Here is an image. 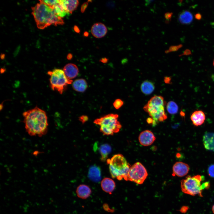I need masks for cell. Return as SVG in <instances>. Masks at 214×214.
I'll return each mask as SVG.
<instances>
[{
  "instance_id": "obj_15",
  "label": "cell",
  "mask_w": 214,
  "mask_h": 214,
  "mask_svg": "<svg viewBox=\"0 0 214 214\" xmlns=\"http://www.w3.org/2000/svg\"><path fill=\"white\" fill-rule=\"evenodd\" d=\"M191 119L194 125L197 126H200L205 121V114L202 111H196L192 114Z\"/></svg>"
},
{
  "instance_id": "obj_5",
  "label": "cell",
  "mask_w": 214,
  "mask_h": 214,
  "mask_svg": "<svg viewBox=\"0 0 214 214\" xmlns=\"http://www.w3.org/2000/svg\"><path fill=\"white\" fill-rule=\"evenodd\" d=\"M203 176L197 175L193 176H188L181 181L182 191L184 193L192 196L198 194L202 197V191L204 189H208V185L207 182L201 184L204 180Z\"/></svg>"
},
{
  "instance_id": "obj_33",
  "label": "cell",
  "mask_w": 214,
  "mask_h": 214,
  "mask_svg": "<svg viewBox=\"0 0 214 214\" xmlns=\"http://www.w3.org/2000/svg\"><path fill=\"white\" fill-rule=\"evenodd\" d=\"M171 78L169 77H165L164 78V81L166 84H169L171 82Z\"/></svg>"
},
{
  "instance_id": "obj_12",
  "label": "cell",
  "mask_w": 214,
  "mask_h": 214,
  "mask_svg": "<svg viewBox=\"0 0 214 214\" xmlns=\"http://www.w3.org/2000/svg\"><path fill=\"white\" fill-rule=\"evenodd\" d=\"M63 70L67 77L69 79L75 78L79 73L78 69L74 64L69 63L64 67Z\"/></svg>"
},
{
  "instance_id": "obj_28",
  "label": "cell",
  "mask_w": 214,
  "mask_h": 214,
  "mask_svg": "<svg viewBox=\"0 0 214 214\" xmlns=\"http://www.w3.org/2000/svg\"><path fill=\"white\" fill-rule=\"evenodd\" d=\"M179 48V46H171L169 49L165 51V53L167 54L171 52L176 51Z\"/></svg>"
},
{
  "instance_id": "obj_37",
  "label": "cell",
  "mask_w": 214,
  "mask_h": 214,
  "mask_svg": "<svg viewBox=\"0 0 214 214\" xmlns=\"http://www.w3.org/2000/svg\"><path fill=\"white\" fill-rule=\"evenodd\" d=\"M154 1L153 0H146L145 1V5L146 6L148 5L149 4H150L153 1Z\"/></svg>"
},
{
  "instance_id": "obj_20",
  "label": "cell",
  "mask_w": 214,
  "mask_h": 214,
  "mask_svg": "<svg viewBox=\"0 0 214 214\" xmlns=\"http://www.w3.org/2000/svg\"><path fill=\"white\" fill-rule=\"evenodd\" d=\"M155 88L153 83L148 80H145L143 81L140 86L142 92L146 95L151 94L154 91Z\"/></svg>"
},
{
  "instance_id": "obj_16",
  "label": "cell",
  "mask_w": 214,
  "mask_h": 214,
  "mask_svg": "<svg viewBox=\"0 0 214 214\" xmlns=\"http://www.w3.org/2000/svg\"><path fill=\"white\" fill-rule=\"evenodd\" d=\"M101 186L102 190L107 193H111L116 187L115 183L111 179L108 177L104 178L101 181Z\"/></svg>"
},
{
  "instance_id": "obj_27",
  "label": "cell",
  "mask_w": 214,
  "mask_h": 214,
  "mask_svg": "<svg viewBox=\"0 0 214 214\" xmlns=\"http://www.w3.org/2000/svg\"><path fill=\"white\" fill-rule=\"evenodd\" d=\"M207 172L210 176L214 178V164L210 165L208 167Z\"/></svg>"
},
{
  "instance_id": "obj_14",
  "label": "cell",
  "mask_w": 214,
  "mask_h": 214,
  "mask_svg": "<svg viewBox=\"0 0 214 214\" xmlns=\"http://www.w3.org/2000/svg\"><path fill=\"white\" fill-rule=\"evenodd\" d=\"M88 177L93 182H99L101 178V171L100 167L96 165L91 166L89 170Z\"/></svg>"
},
{
  "instance_id": "obj_26",
  "label": "cell",
  "mask_w": 214,
  "mask_h": 214,
  "mask_svg": "<svg viewBox=\"0 0 214 214\" xmlns=\"http://www.w3.org/2000/svg\"><path fill=\"white\" fill-rule=\"evenodd\" d=\"M123 104V101L119 99L116 100L113 103L114 107L117 109H119Z\"/></svg>"
},
{
  "instance_id": "obj_36",
  "label": "cell",
  "mask_w": 214,
  "mask_h": 214,
  "mask_svg": "<svg viewBox=\"0 0 214 214\" xmlns=\"http://www.w3.org/2000/svg\"><path fill=\"white\" fill-rule=\"evenodd\" d=\"M74 29L76 32L77 33H79L80 30L77 26H74Z\"/></svg>"
},
{
  "instance_id": "obj_30",
  "label": "cell",
  "mask_w": 214,
  "mask_h": 214,
  "mask_svg": "<svg viewBox=\"0 0 214 214\" xmlns=\"http://www.w3.org/2000/svg\"><path fill=\"white\" fill-rule=\"evenodd\" d=\"M172 14V12H167L164 14V17L166 21H168V23L169 20H170L171 18Z\"/></svg>"
},
{
  "instance_id": "obj_10",
  "label": "cell",
  "mask_w": 214,
  "mask_h": 214,
  "mask_svg": "<svg viewBox=\"0 0 214 214\" xmlns=\"http://www.w3.org/2000/svg\"><path fill=\"white\" fill-rule=\"evenodd\" d=\"M189 169L190 167L188 164L181 162L175 163L172 168L173 174L179 177H182L186 175L188 172Z\"/></svg>"
},
{
  "instance_id": "obj_24",
  "label": "cell",
  "mask_w": 214,
  "mask_h": 214,
  "mask_svg": "<svg viewBox=\"0 0 214 214\" xmlns=\"http://www.w3.org/2000/svg\"><path fill=\"white\" fill-rule=\"evenodd\" d=\"M166 109L170 114H174L177 112L178 107L175 102L173 101H170L167 104Z\"/></svg>"
},
{
  "instance_id": "obj_32",
  "label": "cell",
  "mask_w": 214,
  "mask_h": 214,
  "mask_svg": "<svg viewBox=\"0 0 214 214\" xmlns=\"http://www.w3.org/2000/svg\"><path fill=\"white\" fill-rule=\"evenodd\" d=\"M188 209V207L187 206H184L181 207L180 211L183 213H185Z\"/></svg>"
},
{
  "instance_id": "obj_13",
  "label": "cell",
  "mask_w": 214,
  "mask_h": 214,
  "mask_svg": "<svg viewBox=\"0 0 214 214\" xmlns=\"http://www.w3.org/2000/svg\"><path fill=\"white\" fill-rule=\"evenodd\" d=\"M202 141L206 150L214 151V133L207 132L205 133Z\"/></svg>"
},
{
  "instance_id": "obj_23",
  "label": "cell",
  "mask_w": 214,
  "mask_h": 214,
  "mask_svg": "<svg viewBox=\"0 0 214 214\" xmlns=\"http://www.w3.org/2000/svg\"><path fill=\"white\" fill-rule=\"evenodd\" d=\"M53 9L56 15L62 18L68 14L65 10L61 0L59 3L54 6Z\"/></svg>"
},
{
  "instance_id": "obj_17",
  "label": "cell",
  "mask_w": 214,
  "mask_h": 214,
  "mask_svg": "<svg viewBox=\"0 0 214 214\" xmlns=\"http://www.w3.org/2000/svg\"><path fill=\"white\" fill-rule=\"evenodd\" d=\"M76 193L79 198L85 199L90 196L92 193V191L88 186L84 184H81L77 187Z\"/></svg>"
},
{
  "instance_id": "obj_35",
  "label": "cell",
  "mask_w": 214,
  "mask_h": 214,
  "mask_svg": "<svg viewBox=\"0 0 214 214\" xmlns=\"http://www.w3.org/2000/svg\"><path fill=\"white\" fill-rule=\"evenodd\" d=\"M108 59L107 58H104L100 59V61L103 63H105L108 62Z\"/></svg>"
},
{
  "instance_id": "obj_29",
  "label": "cell",
  "mask_w": 214,
  "mask_h": 214,
  "mask_svg": "<svg viewBox=\"0 0 214 214\" xmlns=\"http://www.w3.org/2000/svg\"><path fill=\"white\" fill-rule=\"evenodd\" d=\"M88 119V117L86 115H83L79 117V120L82 123H84L87 121Z\"/></svg>"
},
{
  "instance_id": "obj_3",
  "label": "cell",
  "mask_w": 214,
  "mask_h": 214,
  "mask_svg": "<svg viewBox=\"0 0 214 214\" xmlns=\"http://www.w3.org/2000/svg\"><path fill=\"white\" fill-rule=\"evenodd\" d=\"M166 104L162 96L155 95L152 97L143 107L144 110L153 119V125H156L159 122H163L167 119L164 109Z\"/></svg>"
},
{
  "instance_id": "obj_42",
  "label": "cell",
  "mask_w": 214,
  "mask_h": 214,
  "mask_svg": "<svg viewBox=\"0 0 214 214\" xmlns=\"http://www.w3.org/2000/svg\"><path fill=\"white\" fill-rule=\"evenodd\" d=\"M2 56H1V58L2 59H3L4 57V54H3L2 55H1Z\"/></svg>"
},
{
  "instance_id": "obj_38",
  "label": "cell",
  "mask_w": 214,
  "mask_h": 214,
  "mask_svg": "<svg viewBox=\"0 0 214 214\" xmlns=\"http://www.w3.org/2000/svg\"><path fill=\"white\" fill-rule=\"evenodd\" d=\"M73 57L72 55L71 54H68L67 56V59L68 60L71 59Z\"/></svg>"
},
{
  "instance_id": "obj_18",
  "label": "cell",
  "mask_w": 214,
  "mask_h": 214,
  "mask_svg": "<svg viewBox=\"0 0 214 214\" xmlns=\"http://www.w3.org/2000/svg\"><path fill=\"white\" fill-rule=\"evenodd\" d=\"M64 8L68 14H72L75 10L79 4L77 0H61Z\"/></svg>"
},
{
  "instance_id": "obj_19",
  "label": "cell",
  "mask_w": 214,
  "mask_h": 214,
  "mask_svg": "<svg viewBox=\"0 0 214 214\" xmlns=\"http://www.w3.org/2000/svg\"><path fill=\"white\" fill-rule=\"evenodd\" d=\"M72 87L74 90L79 92H84L88 87L87 83L84 79H77L73 83Z\"/></svg>"
},
{
  "instance_id": "obj_39",
  "label": "cell",
  "mask_w": 214,
  "mask_h": 214,
  "mask_svg": "<svg viewBox=\"0 0 214 214\" xmlns=\"http://www.w3.org/2000/svg\"><path fill=\"white\" fill-rule=\"evenodd\" d=\"M196 17L197 19H199L201 18V16L199 14H197L196 15Z\"/></svg>"
},
{
  "instance_id": "obj_43",
  "label": "cell",
  "mask_w": 214,
  "mask_h": 214,
  "mask_svg": "<svg viewBox=\"0 0 214 214\" xmlns=\"http://www.w3.org/2000/svg\"><path fill=\"white\" fill-rule=\"evenodd\" d=\"M213 64L214 66V61H213Z\"/></svg>"
},
{
  "instance_id": "obj_4",
  "label": "cell",
  "mask_w": 214,
  "mask_h": 214,
  "mask_svg": "<svg viewBox=\"0 0 214 214\" xmlns=\"http://www.w3.org/2000/svg\"><path fill=\"white\" fill-rule=\"evenodd\" d=\"M107 162L109 164L110 172L113 178L118 180L124 179L128 181V174L130 167L123 155H115L111 159H107Z\"/></svg>"
},
{
  "instance_id": "obj_22",
  "label": "cell",
  "mask_w": 214,
  "mask_h": 214,
  "mask_svg": "<svg viewBox=\"0 0 214 214\" xmlns=\"http://www.w3.org/2000/svg\"><path fill=\"white\" fill-rule=\"evenodd\" d=\"M193 16L192 14L189 11H185L179 15L178 20L182 24H188L192 21Z\"/></svg>"
},
{
  "instance_id": "obj_8",
  "label": "cell",
  "mask_w": 214,
  "mask_h": 214,
  "mask_svg": "<svg viewBox=\"0 0 214 214\" xmlns=\"http://www.w3.org/2000/svg\"><path fill=\"white\" fill-rule=\"evenodd\" d=\"M148 175L144 166L139 162H137L131 166L128 174V180L137 184H142Z\"/></svg>"
},
{
  "instance_id": "obj_11",
  "label": "cell",
  "mask_w": 214,
  "mask_h": 214,
  "mask_svg": "<svg viewBox=\"0 0 214 214\" xmlns=\"http://www.w3.org/2000/svg\"><path fill=\"white\" fill-rule=\"evenodd\" d=\"M92 34L96 38H101L106 34L107 30L105 25L101 23H97L93 25L91 28Z\"/></svg>"
},
{
  "instance_id": "obj_40",
  "label": "cell",
  "mask_w": 214,
  "mask_h": 214,
  "mask_svg": "<svg viewBox=\"0 0 214 214\" xmlns=\"http://www.w3.org/2000/svg\"><path fill=\"white\" fill-rule=\"evenodd\" d=\"M89 33L87 32H85L84 33V36L87 37L88 36Z\"/></svg>"
},
{
  "instance_id": "obj_6",
  "label": "cell",
  "mask_w": 214,
  "mask_h": 214,
  "mask_svg": "<svg viewBox=\"0 0 214 214\" xmlns=\"http://www.w3.org/2000/svg\"><path fill=\"white\" fill-rule=\"evenodd\" d=\"M118 117L117 114H109L96 119L94 122L100 126V131L103 135H113L119 132L122 127Z\"/></svg>"
},
{
  "instance_id": "obj_21",
  "label": "cell",
  "mask_w": 214,
  "mask_h": 214,
  "mask_svg": "<svg viewBox=\"0 0 214 214\" xmlns=\"http://www.w3.org/2000/svg\"><path fill=\"white\" fill-rule=\"evenodd\" d=\"M111 150V147L108 144H103L100 146L99 151L101 156V160L102 161H105L107 159Z\"/></svg>"
},
{
  "instance_id": "obj_1",
  "label": "cell",
  "mask_w": 214,
  "mask_h": 214,
  "mask_svg": "<svg viewBox=\"0 0 214 214\" xmlns=\"http://www.w3.org/2000/svg\"><path fill=\"white\" fill-rule=\"evenodd\" d=\"M23 115L25 129L29 135L41 137L47 133L48 125L45 111L36 106L24 112Z\"/></svg>"
},
{
  "instance_id": "obj_2",
  "label": "cell",
  "mask_w": 214,
  "mask_h": 214,
  "mask_svg": "<svg viewBox=\"0 0 214 214\" xmlns=\"http://www.w3.org/2000/svg\"><path fill=\"white\" fill-rule=\"evenodd\" d=\"M32 9V14L39 29H44L51 24L56 26L64 23L62 18L56 15L53 9L43 3L40 2Z\"/></svg>"
},
{
  "instance_id": "obj_31",
  "label": "cell",
  "mask_w": 214,
  "mask_h": 214,
  "mask_svg": "<svg viewBox=\"0 0 214 214\" xmlns=\"http://www.w3.org/2000/svg\"><path fill=\"white\" fill-rule=\"evenodd\" d=\"M88 2L84 3L81 6V12L82 13L84 12L85 10L88 6Z\"/></svg>"
},
{
  "instance_id": "obj_41",
  "label": "cell",
  "mask_w": 214,
  "mask_h": 214,
  "mask_svg": "<svg viewBox=\"0 0 214 214\" xmlns=\"http://www.w3.org/2000/svg\"><path fill=\"white\" fill-rule=\"evenodd\" d=\"M212 210L213 213L214 214V204L213 205V206L212 207Z\"/></svg>"
},
{
  "instance_id": "obj_34",
  "label": "cell",
  "mask_w": 214,
  "mask_h": 214,
  "mask_svg": "<svg viewBox=\"0 0 214 214\" xmlns=\"http://www.w3.org/2000/svg\"><path fill=\"white\" fill-rule=\"evenodd\" d=\"M147 121L148 124H152L153 122V120L151 117L148 118L147 119Z\"/></svg>"
},
{
  "instance_id": "obj_9",
  "label": "cell",
  "mask_w": 214,
  "mask_h": 214,
  "mask_svg": "<svg viewBox=\"0 0 214 214\" xmlns=\"http://www.w3.org/2000/svg\"><path fill=\"white\" fill-rule=\"evenodd\" d=\"M155 139V137L153 133L148 130L142 132L140 133L139 140L142 145L147 146L152 144Z\"/></svg>"
},
{
  "instance_id": "obj_25",
  "label": "cell",
  "mask_w": 214,
  "mask_h": 214,
  "mask_svg": "<svg viewBox=\"0 0 214 214\" xmlns=\"http://www.w3.org/2000/svg\"><path fill=\"white\" fill-rule=\"evenodd\" d=\"M40 2L43 3L53 9L54 6L60 2V0H39Z\"/></svg>"
},
{
  "instance_id": "obj_7",
  "label": "cell",
  "mask_w": 214,
  "mask_h": 214,
  "mask_svg": "<svg viewBox=\"0 0 214 214\" xmlns=\"http://www.w3.org/2000/svg\"><path fill=\"white\" fill-rule=\"evenodd\" d=\"M48 74L50 76V86L53 90H56L62 94L65 87L68 84H72L73 80L68 79L63 70L55 69L52 71H48Z\"/></svg>"
}]
</instances>
